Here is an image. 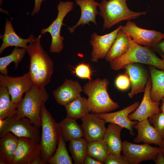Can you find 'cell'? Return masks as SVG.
<instances>
[{
  "label": "cell",
  "mask_w": 164,
  "mask_h": 164,
  "mask_svg": "<svg viewBox=\"0 0 164 164\" xmlns=\"http://www.w3.org/2000/svg\"><path fill=\"white\" fill-rule=\"evenodd\" d=\"M41 35L35 38L26 49L30 57L29 72L34 85L43 88L50 82L53 63L42 47Z\"/></svg>",
  "instance_id": "cell-1"
},
{
  "label": "cell",
  "mask_w": 164,
  "mask_h": 164,
  "mask_svg": "<svg viewBox=\"0 0 164 164\" xmlns=\"http://www.w3.org/2000/svg\"><path fill=\"white\" fill-rule=\"evenodd\" d=\"M109 84L105 78L89 80L83 87L87 99L90 111L93 113H107L119 107L118 104L110 98L108 91Z\"/></svg>",
  "instance_id": "cell-2"
},
{
  "label": "cell",
  "mask_w": 164,
  "mask_h": 164,
  "mask_svg": "<svg viewBox=\"0 0 164 164\" xmlns=\"http://www.w3.org/2000/svg\"><path fill=\"white\" fill-rule=\"evenodd\" d=\"M138 63L149 65L164 70V60L159 58L154 51L149 48L134 42L131 37L127 52L112 60L110 62V64L112 69L118 70L124 69L128 64Z\"/></svg>",
  "instance_id": "cell-3"
},
{
  "label": "cell",
  "mask_w": 164,
  "mask_h": 164,
  "mask_svg": "<svg viewBox=\"0 0 164 164\" xmlns=\"http://www.w3.org/2000/svg\"><path fill=\"white\" fill-rule=\"evenodd\" d=\"M25 94L18 104L16 115L18 117L28 118L32 124L39 128L41 126V110L48 100L49 94L45 87L34 85Z\"/></svg>",
  "instance_id": "cell-4"
},
{
  "label": "cell",
  "mask_w": 164,
  "mask_h": 164,
  "mask_svg": "<svg viewBox=\"0 0 164 164\" xmlns=\"http://www.w3.org/2000/svg\"><path fill=\"white\" fill-rule=\"evenodd\" d=\"M127 0H102L99 3V15L104 19L103 30L123 21H130L145 15L146 12H137L129 9Z\"/></svg>",
  "instance_id": "cell-5"
},
{
  "label": "cell",
  "mask_w": 164,
  "mask_h": 164,
  "mask_svg": "<svg viewBox=\"0 0 164 164\" xmlns=\"http://www.w3.org/2000/svg\"><path fill=\"white\" fill-rule=\"evenodd\" d=\"M42 131L39 145L41 157L45 164L48 163L57 149L60 133L58 124L44 104L41 112Z\"/></svg>",
  "instance_id": "cell-6"
},
{
  "label": "cell",
  "mask_w": 164,
  "mask_h": 164,
  "mask_svg": "<svg viewBox=\"0 0 164 164\" xmlns=\"http://www.w3.org/2000/svg\"><path fill=\"white\" fill-rule=\"evenodd\" d=\"M39 128L28 118L18 117L16 113L3 120H0V138L10 132L18 137L29 138L39 143L41 134Z\"/></svg>",
  "instance_id": "cell-7"
},
{
  "label": "cell",
  "mask_w": 164,
  "mask_h": 164,
  "mask_svg": "<svg viewBox=\"0 0 164 164\" xmlns=\"http://www.w3.org/2000/svg\"><path fill=\"white\" fill-rule=\"evenodd\" d=\"M73 3L70 1H59L57 6L58 13L56 18L47 28L40 31L41 35L46 32L50 34L52 37L50 51L51 53H59L63 48L64 37L60 35L61 29L63 20L67 15L73 9Z\"/></svg>",
  "instance_id": "cell-8"
},
{
  "label": "cell",
  "mask_w": 164,
  "mask_h": 164,
  "mask_svg": "<svg viewBox=\"0 0 164 164\" xmlns=\"http://www.w3.org/2000/svg\"><path fill=\"white\" fill-rule=\"evenodd\" d=\"M121 30L130 37L134 42L142 46L153 47L163 39V33L161 32L142 28L130 21L121 26Z\"/></svg>",
  "instance_id": "cell-9"
},
{
  "label": "cell",
  "mask_w": 164,
  "mask_h": 164,
  "mask_svg": "<svg viewBox=\"0 0 164 164\" xmlns=\"http://www.w3.org/2000/svg\"><path fill=\"white\" fill-rule=\"evenodd\" d=\"M161 150L159 147L149 144H138L127 141L123 142L122 154L129 164H138L142 162L154 160Z\"/></svg>",
  "instance_id": "cell-10"
},
{
  "label": "cell",
  "mask_w": 164,
  "mask_h": 164,
  "mask_svg": "<svg viewBox=\"0 0 164 164\" xmlns=\"http://www.w3.org/2000/svg\"><path fill=\"white\" fill-rule=\"evenodd\" d=\"M33 85L29 72L18 77L0 74V85L5 87L10 94L12 101L18 104L26 93Z\"/></svg>",
  "instance_id": "cell-11"
},
{
  "label": "cell",
  "mask_w": 164,
  "mask_h": 164,
  "mask_svg": "<svg viewBox=\"0 0 164 164\" xmlns=\"http://www.w3.org/2000/svg\"><path fill=\"white\" fill-rule=\"evenodd\" d=\"M39 143L30 138L19 137L18 146L11 164H32L41 155Z\"/></svg>",
  "instance_id": "cell-12"
},
{
  "label": "cell",
  "mask_w": 164,
  "mask_h": 164,
  "mask_svg": "<svg viewBox=\"0 0 164 164\" xmlns=\"http://www.w3.org/2000/svg\"><path fill=\"white\" fill-rule=\"evenodd\" d=\"M119 26L112 32L103 35L93 32L90 42L92 46L91 61L97 62L99 60L105 58L106 55L114 43L117 34L121 29Z\"/></svg>",
  "instance_id": "cell-13"
},
{
  "label": "cell",
  "mask_w": 164,
  "mask_h": 164,
  "mask_svg": "<svg viewBox=\"0 0 164 164\" xmlns=\"http://www.w3.org/2000/svg\"><path fill=\"white\" fill-rule=\"evenodd\" d=\"M152 86L151 78L146 83L142 101L138 107L128 115L131 120L140 121L150 118L161 111L159 105L160 102L153 101L151 99L150 92Z\"/></svg>",
  "instance_id": "cell-14"
},
{
  "label": "cell",
  "mask_w": 164,
  "mask_h": 164,
  "mask_svg": "<svg viewBox=\"0 0 164 164\" xmlns=\"http://www.w3.org/2000/svg\"><path fill=\"white\" fill-rule=\"evenodd\" d=\"M139 105V102L136 101L123 109L115 112L96 114L99 118L104 120L106 123L115 124L123 128L127 129L129 131L130 134L133 136L135 135L133 130L134 126L138 121L131 120L129 119L128 115L135 111Z\"/></svg>",
  "instance_id": "cell-15"
},
{
  "label": "cell",
  "mask_w": 164,
  "mask_h": 164,
  "mask_svg": "<svg viewBox=\"0 0 164 164\" xmlns=\"http://www.w3.org/2000/svg\"><path fill=\"white\" fill-rule=\"evenodd\" d=\"M81 119L84 137L88 142L103 139L107 128L104 120L95 113H88Z\"/></svg>",
  "instance_id": "cell-16"
},
{
  "label": "cell",
  "mask_w": 164,
  "mask_h": 164,
  "mask_svg": "<svg viewBox=\"0 0 164 164\" xmlns=\"http://www.w3.org/2000/svg\"><path fill=\"white\" fill-rule=\"evenodd\" d=\"M124 69L130 81L131 90L128 94L129 97L132 98L138 93L144 92L149 79L146 70L137 63L126 65Z\"/></svg>",
  "instance_id": "cell-17"
},
{
  "label": "cell",
  "mask_w": 164,
  "mask_h": 164,
  "mask_svg": "<svg viewBox=\"0 0 164 164\" xmlns=\"http://www.w3.org/2000/svg\"><path fill=\"white\" fill-rule=\"evenodd\" d=\"M83 91V89L77 80L66 79L64 82L54 90L53 93L57 103L64 106L80 96L81 93Z\"/></svg>",
  "instance_id": "cell-18"
},
{
  "label": "cell",
  "mask_w": 164,
  "mask_h": 164,
  "mask_svg": "<svg viewBox=\"0 0 164 164\" xmlns=\"http://www.w3.org/2000/svg\"><path fill=\"white\" fill-rule=\"evenodd\" d=\"M76 3L80 7L81 15L76 24L68 28L70 32L73 33L77 27L81 25L83 26L87 24L90 25V22H92L97 26L96 18L99 14L97 8L99 3L95 0H76Z\"/></svg>",
  "instance_id": "cell-19"
},
{
  "label": "cell",
  "mask_w": 164,
  "mask_h": 164,
  "mask_svg": "<svg viewBox=\"0 0 164 164\" xmlns=\"http://www.w3.org/2000/svg\"><path fill=\"white\" fill-rule=\"evenodd\" d=\"M134 128L136 129L138 132L137 136L133 140L134 142L160 145L162 139L148 119L138 121Z\"/></svg>",
  "instance_id": "cell-20"
},
{
  "label": "cell",
  "mask_w": 164,
  "mask_h": 164,
  "mask_svg": "<svg viewBox=\"0 0 164 164\" xmlns=\"http://www.w3.org/2000/svg\"><path fill=\"white\" fill-rule=\"evenodd\" d=\"M5 28L4 34L0 36V38L3 41L0 47V54L5 48L10 46L23 48L26 49L28 47L27 44L28 43H31L35 38L33 34L30 35L27 39L20 37L15 31L11 21L8 19L6 20Z\"/></svg>",
  "instance_id": "cell-21"
},
{
  "label": "cell",
  "mask_w": 164,
  "mask_h": 164,
  "mask_svg": "<svg viewBox=\"0 0 164 164\" xmlns=\"http://www.w3.org/2000/svg\"><path fill=\"white\" fill-rule=\"evenodd\" d=\"M19 137L9 132L0 138V164H11L17 149Z\"/></svg>",
  "instance_id": "cell-22"
},
{
  "label": "cell",
  "mask_w": 164,
  "mask_h": 164,
  "mask_svg": "<svg viewBox=\"0 0 164 164\" xmlns=\"http://www.w3.org/2000/svg\"><path fill=\"white\" fill-rule=\"evenodd\" d=\"M123 128L117 124L110 123L106 128L103 139L106 143L110 154L121 155L123 142L120 135Z\"/></svg>",
  "instance_id": "cell-23"
},
{
  "label": "cell",
  "mask_w": 164,
  "mask_h": 164,
  "mask_svg": "<svg viewBox=\"0 0 164 164\" xmlns=\"http://www.w3.org/2000/svg\"><path fill=\"white\" fill-rule=\"evenodd\" d=\"M58 124L60 134L65 142L84 137L82 127L76 119L67 117Z\"/></svg>",
  "instance_id": "cell-24"
},
{
  "label": "cell",
  "mask_w": 164,
  "mask_h": 164,
  "mask_svg": "<svg viewBox=\"0 0 164 164\" xmlns=\"http://www.w3.org/2000/svg\"><path fill=\"white\" fill-rule=\"evenodd\" d=\"M149 70L152 82L150 97L153 101H159L164 97V70L151 66Z\"/></svg>",
  "instance_id": "cell-25"
},
{
  "label": "cell",
  "mask_w": 164,
  "mask_h": 164,
  "mask_svg": "<svg viewBox=\"0 0 164 164\" xmlns=\"http://www.w3.org/2000/svg\"><path fill=\"white\" fill-rule=\"evenodd\" d=\"M131 37L121 29L105 57L106 60L110 62L113 59L122 56L127 51Z\"/></svg>",
  "instance_id": "cell-26"
},
{
  "label": "cell",
  "mask_w": 164,
  "mask_h": 164,
  "mask_svg": "<svg viewBox=\"0 0 164 164\" xmlns=\"http://www.w3.org/2000/svg\"><path fill=\"white\" fill-rule=\"evenodd\" d=\"M64 106L67 111V117L76 120L81 119L90 112L87 99L81 96Z\"/></svg>",
  "instance_id": "cell-27"
},
{
  "label": "cell",
  "mask_w": 164,
  "mask_h": 164,
  "mask_svg": "<svg viewBox=\"0 0 164 164\" xmlns=\"http://www.w3.org/2000/svg\"><path fill=\"white\" fill-rule=\"evenodd\" d=\"M18 104L12 101L6 88L0 85V120H3L16 113Z\"/></svg>",
  "instance_id": "cell-28"
},
{
  "label": "cell",
  "mask_w": 164,
  "mask_h": 164,
  "mask_svg": "<svg viewBox=\"0 0 164 164\" xmlns=\"http://www.w3.org/2000/svg\"><path fill=\"white\" fill-rule=\"evenodd\" d=\"M108 146L103 139L88 142L87 155L103 164L110 154Z\"/></svg>",
  "instance_id": "cell-29"
},
{
  "label": "cell",
  "mask_w": 164,
  "mask_h": 164,
  "mask_svg": "<svg viewBox=\"0 0 164 164\" xmlns=\"http://www.w3.org/2000/svg\"><path fill=\"white\" fill-rule=\"evenodd\" d=\"M87 144L88 142L83 138L70 142L69 149L75 164H84L87 155Z\"/></svg>",
  "instance_id": "cell-30"
},
{
  "label": "cell",
  "mask_w": 164,
  "mask_h": 164,
  "mask_svg": "<svg viewBox=\"0 0 164 164\" xmlns=\"http://www.w3.org/2000/svg\"><path fill=\"white\" fill-rule=\"evenodd\" d=\"M26 49L23 48H15L11 53L7 56L0 58V72L5 75L8 74V66L11 63H15V69L17 68L19 63L22 60L26 52Z\"/></svg>",
  "instance_id": "cell-31"
},
{
  "label": "cell",
  "mask_w": 164,
  "mask_h": 164,
  "mask_svg": "<svg viewBox=\"0 0 164 164\" xmlns=\"http://www.w3.org/2000/svg\"><path fill=\"white\" fill-rule=\"evenodd\" d=\"M65 142L60 134L57 147L53 156L49 159L50 164H72V159L67 149Z\"/></svg>",
  "instance_id": "cell-32"
},
{
  "label": "cell",
  "mask_w": 164,
  "mask_h": 164,
  "mask_svg": "<svg viewBox=\"0 0 164 164\" xmlns=\"http://www.w3.org/2000/svg\"><path fill=\"white\" fill-rule=\"evenodd\" d=\"M149 120L162 139L164 138V113L160 111L149 118Z\"/></svg>",
  "instance_id": "cell-33"
},
{
  "label": "cell",
  "mask_w": 164,
  "mask_h": 164,
  "mask_svg": "<svg viewBox=\"0 0 164 164\" xmlns=\"http://www.w3.org/2000/svg\"><path fill=\"white\" fill-rule=\"evenodd\" d=\"M73 72L79 78L92 80L91 77L92 71L90 65L88 64L84 63H79L75 68Z\"/></svg>",
  "instance_id": "cell-34"
},
{
  "label": "cell",
  "mask_w": 164,
  "mask_h": 164,
  "mask_svg": "<svg viewBox=\"0 0 164 164\" xmlns=\"http://www.w3.org/2000/svg\"><path fill=\"white\" fill-rule=\"evenodd\" d=\"M115 83L116 87L121 91L127 89L131 84L129 77L126 73L118 76L115 79Z\"/></svg>",
  "instance_id": "cell-35"
},
{
  "label": "cell",
  "mask_w": 164,
  "mask_h": 164,
  "mask_svg": "<svg viewBox=\"0 0 164 164\" xmlns=\"http://www.w3.org/2000/svg\"><path fill=\"white\" fill-rule=\"evenodd\" d=\"M105 164H129L126 157L124 155H116L110 154L105 161Z\"/></svg>",
  "instance_id": "cell-36"
},
{
  "label": "cell",
  "mask_w": 164,
  "mask_h": 164,
  "mask_svg": "<svg viewBox=\"0 0 164 164\" xmlns=\"http://www.w3.org/2000/svg\"><path fill=\"white\" fill-rule=\"evenodd\" d=\"M153 48L155 51L158 53L162 59L164 60V39L159 41Z\"/></svg>",
  "instance_id": "cell-37"
},
{
  "label": "cell",
  "mask_w": 164,
  "mask_h": 164,
  "mask_svg": "<svg viewBox=\"0 0 164 164\" xmlns=\"http://www.w3.org/2000/svg\"><path fill=\"white\" fill-rule=\"evenodd\" d=\"M45 1L46 0H35L34 7L31 13V15L33 16L39 12L41 9L42 2Z\"/></svg>",
  "instance_id": "cell-38"
},
{
  "label": "cell",
  "mask_w": 164,
  "mask_h": 164,
  "mask_svg": "<svg viewBox=\"0 0 164 164\" xmlns=\"http://www.w3.org/2000/svg\"><path fill=\"white\" fill-rule=\"evenodd\" d=\"M84 164H103L101 162L87 155L84 161Z\"/></svg>",
  "instance_id": "cell-39"
},
{
  "label": "cell",
  "mask_w": 164,
  "mask_h": 164,
  "mask_svg": "<svg viewBox=\"0 0 164 164\" xmlns=\"http://www.w3.org/2000/svg\"><path fill=\"white\" fill-rule=\"evenodd\" d=\"M153 161L156 164H164V155L161 151L158 153Z\"/></svg>",
  "instance_id": "cell-40"
},
{
  "label": "cell",
  "mask_w": 164,
  "mask_h": 164,
  "mask_svg": "<svg viewBox=\"0 0 164 164\" xmlns=\"http://www.w3.org/2000/svg\"><path fill=\"white\" fill-rule=\"evenodd\" d=\"M32 164H45V163L43 161L41 156L40 155L36 159Z\"/></svg>",
  "instance_id": "cell-41"
},
{
  "label": "cell",
  "mask_w": 164,
  "mask_h": 164,
  "mask_svg": "<svg viewBox=\"0 0 164 164\" xmlns=\"http://www.w3.org/2000/svg\"><path fill=\"white\" fill-rule=\"evenodd\" d=\"M159 147L164 155V138L162 139L161 143L159 146Z\"/></svg>",
  "instance_id": "cell-42"
},
{
  "label": "cell",
  "mask_w": 164,
  "mask_h": 164,
  "mask_svg": "<svg viewBox=\"0 0 164 164\" xmlns=\"http://www.w3.org/2000/svg\"><path fill=\"white\" fill-rule=\"evenodd\" d=\"M161 100L162 102L160 109L161 111L164 113V97Z\"/></svg>",
  "instance_id": "cell-43"
},
{
  "label": "cell",
  "mask_w": 164,
  "mask_h": 164,
  "mask_svg": "<svg viewBox=\"0 0 164 164\" xmlns=\"http://www.w3.org/2000/svg\"><path fill=\"white\" fill-rule=\"evenodd\" d=\"M163 39H164V33H163Z\"/></svg>",
  "instance_id": "cell-44"
}]
</instances>
